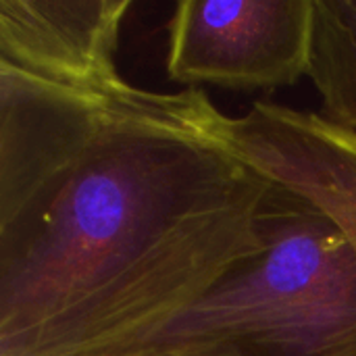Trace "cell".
I'll use <instances>...</instances> for the list:
<instances>
[{
  "label": "cell",
  "instance_id": "obj_1",
  "mask_svg": "<svg viewBox=\"0 0 356 356\" xmlns=\"http://www.w3.org/2000/svg\"><path fill=\"white\" fill-rule=\"evenodd\" d=\"M211 104L0 67V356L119 353L263 248L273 181Z\"/></svg>",
  "mask_w": 356,
  "mask_h": 356
},
{
  "label": "cell",
  "instance_id": "obj_2",
  "mask_svg": "<svg viewBox=\"0 0 356 356\" xmlns=\"http://www.w3.org/2000/svg\"><path fill=\"white\" fill-rule=\"evenodd\" d=\"M263 248L131 346L223 356H356V250L340 225L273 181ZM111 356V355H106Z\"/></svg>",
  "mask_w": 356,
  "mask_h": 356
},
{
  "label": "cell",
  "instance_id": "obj_3",
  "mask_svg": "<svg viewBox=\"0 0 356 356\" xmlns=\"http://www.w3.org/2000/svg\"><path fill=\"white\" fill-rule=\"evenodd\" d=\"M313 38L315 0H179L167 73L238 92L292 88L311 73Z\"/></svg>",
  "mask_w": 356,
  "mask_h": 356
},
{
  "label": "cell",
  "instance_id": "obj_4",
  "mask_svg": "<svg viewBox=\"0 0 356 356\" xmlns=\"http://www.w3.org/2000/svg\"><path fill=\"white\" fill-rule=\"evenodd\" d=\"M207 129L271 181L327 213L356 250V136L319 113L257 102L240 117L211 104Z\"/></svg>",
  "mask_w": 356,
  "mask_h": 356
},
{
  "label": "cell",
  "instance_id": "obj_5",
  "mask_svg": "<svg viewBox=\"0 0 356 356\" xmlns=\"http://www.w3.org/2000/svg\"><path fill=\"white\" fill-rule=\"evenodd\" d=\"M129 8L131 0H0V67L73 88H121Z\"/></svg>",
  "mask_w": 356,
  "mask_h": 356
},
{
  "label": "cell",
  "instance_id": "obj_6",
  "mask_svg": "<svg viewBox=\"0 0 356 356\" xmlns=\"http://www.w3.org/2000/svg\"><path fill=\"white\" fill-rule=\"evenodd\" d=\"M321 117L356 136V0H315L311 73Z\"/></svg>",
  "mask_w": 356,
  "mask_h": 356
},
{
  "label": "cell",
  "instance_id": "obj_7",
  "mask_svg": "<svg viewBox=\"0 0 356 356\" xmlns=\"http://www.w3.org/2000/svg\"><path fill=\"white\" fill-rule=\"evenodd\" d=\"M111 356H223L219 353H200V350H181V348H146V350H136V353H125V355Z\"/></svg>",
  "mask_w": 356,
  "mask_h": 356
}]
</instances>
